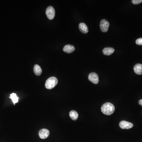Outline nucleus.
<instances>
[{
  "mask_svg": "<svg viewBox=\"0 0 142 142\" xmlns=\"http://www.w3.org/2000/svg\"><path fill=\"white\" fill-rule=\"evenodd\" d=\"M135 72L137 75H142V64H136L134 67Z\"/></svg>",
  "mask_w": 142,
  "mask_h": 142,
  "instance_id": "nucleus-8",
  "label": "nucleus"
},
{
  "mask_svg": "<svg viewBox=\"0 0 142 142\" xmlns=\"http://www.w3.org/2000/svg\"><path fill=\"white\" fill-rule=\"evenodd\" d=\"M88 79L90 81L94 84H97L99 82V77L96 73L92 72L90 73Z\"/></svg>",
  "mask_w": 142,
  "mask_h": 142,
  "instance_id": "nucleus-4",
  "label": "nucleus"
},
{
  "mask_svg": "<svg viewBox=\"0 0 142 142\" xmlns=\"http://www.w3.org/2000/svg\"><path fill=\"white\" fill-rule=\"evenodd\" d=\"M70 116L72 120H76L78 118V114L75 111H71L70 112Z\"/></svg>",
  "mask_w": 142,
  "mask_h": 142,
  "instance_id": "nucleus-13",
  "label": "nucleus"
},
{
  "mask_svg": "<svg viewBox=\"0 0 142 142\" xmlns=\"http://www.w3.org/2000/svg\"><path fill=\"white\" fill-rule=\"evenodd\" d=\"M132 3L134 4H138L142 3V0H133Z\"/></svg>",
  "mask_w": 142,
  "mask_h": 142,
  "instance_id": "nucleus-16",
  "label": "nucleus"
},
{
  "mask_svg": "<svg viewBox=\"0 0 142 142\" xmlns=\"http://www.w3.org/2000/svg\"><path fill=\"white\" fill-rule=\"evenodd\" d=\"M79 27L80 31L83 33L87 34L89 32L88 26H87V25L85 23H80L79 26Z\"/></svg>",
  "mask_w": 142,
  "mask_h": 142,
  "instance_id": "nucleus-10",
  "label": "nucleus"
},
{
  "mask_svg": "<svg viewBox=\"0 0 142 142\" xmlns=\"http://www.w3.org/2000/svg\"><path fill=\"white\" fill-rule=\"evenodd\" d=\"M136 43L138 45H142V38H139L137 40Z\"/></svg>",
  "mask_w": 142,
  "mask_h": 142,
  "instance_id": "nucleus-15",
  "label": "nucleus"
},
{
  "mask_svg": "<svg viewBox=\"0 0 142 142\" xmlns=\"http://www.w3.org/2000/svg\"><path fill=\"white\" fill-rule=\"evenodd\" d=\"M134 126L133 124L127 121H121L119 123V126L122 129H129L131 128Z\"/></svg>",
  "mask_w": 142,
  "mask_h": 142,
  "instance_id": "nucleus-6",
  "label": "nucleus"
},
{
  "mask_svg": "<svg viewBox=\"0 0 142 142\" xmlns=\"http://www.w3.org/2000/svg\"><path fill=\"white\" fill-rule=\"evenodd\" d=\"M115 111V107L112 103L107 102L103 104L101 107V111L103 113L107 115H111Z\"/></svg>",
  "mask_w": 142,
  "mask_h": 142,
  "instance_id": "nucleus-1",
  "label": "nucleus"
},
{
  "mask_svg": "<svg viewBox=\"0 0 142 142\" xmlns=\"http://www.w3.org/2000/svg\"><path fill=\"white\" fill-rule=\"evenodd\" d=\"M139 105H141L142 106V99L140 100L139 101Z\"/></svg>",
  "mask_w": 142,
  "mask_h": 142,
  "instance_id": "nucleus-17",
  "label": "nucleus"
},
{
  "mask_svg": "<svg viewBox=\"0 0 142 142\" xmlns=\"http://www.w3.org/2000/svg\"><path fill=\"white\" fill-rule=\"evenodd\" d=\"M63 50L65 53H72L75 51V48L73 45H67L64 47Z\"/></svg>",
  "mask_w": 142,
  "mask_h": 142,
  "instance_id": "nucleus-9",
  "label": "nucleus"
},
{
  "mask_svg": "<svg viewBox=\"0 0 142 142\" xmlns=\"http://www.w3.org/2000/svg\"><path fill=\"white\" fill-rule=\"evenodd\" d=\"M58 83V80L55 77H51L47 79L45 82V87L48 89H51L55 87Z\"/></svg>",
  "mask_w": 142,
  "mask_h": 142,
  "instance_id": "nucleus-2",
  "label": "nucleus"
},
{
  "mask_svg": "<svg viewBox=\"0 0 142 142\" xmlns=\"http://www.w3.org/2000/svg\"><path fill=\"white\" fill-rule=\"evenodd\" d=\"M34 72L36 75L39 76L42 73V70L40 66L39 65H35L34 67Z\"/></svg>",
  "mask_w": 142,
  "mask_h": 142,
  "instance_id": "nucleus-12",
  "label": "nucleus"
},
{
  "mask_svg": "<svg viewBox=\"0 0 142 142\" xmlns=\"http://www.w3.org/2000/svg\"><path fill=\"white\" fill-rule=\"evenodd\" d=\"M109 26V23L107 20H103L101 21L100 27L101 31L103 32H106L108 31Z\"/></svg>",
  "mask_w": 142,
  "mask_h": 142,
  "instance_id": "nucleus-5",
  "label": "nucleus"
},
{
  "mask_svg": "<svg viewBox=\"0 0 142 142\" xmlns=\"http://www.w3.org/2000/svg\"><path fill=\"white\" fill-rule=\"evenodd\" d=\"M50 131L46 129H41L39 132L40 137L42 139H45L48 138L50 135Z\"/></svg>",
  "mask_w": 142,
  "mask_h": 142,
  "instance_id": "nucleus-7",
  "label": "nucleus"
},
{
  "mask_svg": "<svg viewBox=\"0 0 142 142\" xmlns=\"http://www.w3.org/2000/svg\"><path fill=\"white\" fill-rule=\"evenodd\" d=\"M114 52H115L114 49L110 47L105 48L103 50V54L107 56L110 55Z\"/></svg>",
  "mask_w": 142,
  "mask_h": 142,
  "instance_id": "nucleus-11",
  "label": "nucleus"
},
{
  "mask_svg": "<svg viewBox=\"0 0 142 142\" xmlns=\"http://www.w3.org/2000/svg\"><path fill=\"white\" fill-rule=\"evenodd\" d=\"M10 98L12 100V101L14 103V105H15L16 103L18 102L19 98L17 97V96L15 93H12V94H11Z\"/></svg>",
  "mask_w": 142,
  "mask_h": 142,
  "instance_id": "nucleus-14",
  "label": "nucleus"
},
{
  "mask_svg": "<svg viewBox=\"0 0 142 142\" xmlns=\"http://www.w3.org/2000/svg\"><path fill=\"white\" fill-rule=\"evenodd\" d=\"M46 14L49 20H53L55 15V11L53 7L51 6L48 7L46 9Z\"/></svg>",
  "mask_w": 142,
  "mask_h": 142,
  "instance_id": "nucleus-3",
  "label": "nucleus"
}]
</instances>
